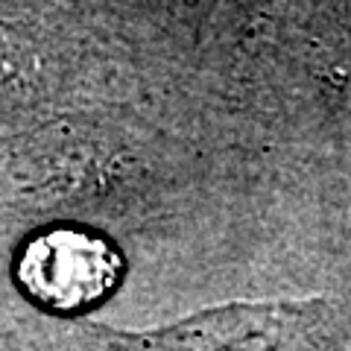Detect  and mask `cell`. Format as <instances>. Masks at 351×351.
<instances>
[{"mask_svg": "<svg viewBox=\"0 0 351 351\" xmlns=\"http://www.w3.org/2000/svg\"><path fill=\"white\" fill-rule=\"evenodd\" d=\"M117 276V252L106 240L76 228H53L36 237L18 261V281L24 290L56 311H73L103 299Z\"/></svg>", "mask_w": 351, "mask_h": 351, "instance_id": "6da1fadb", "label": "cell"}]
</instances>
